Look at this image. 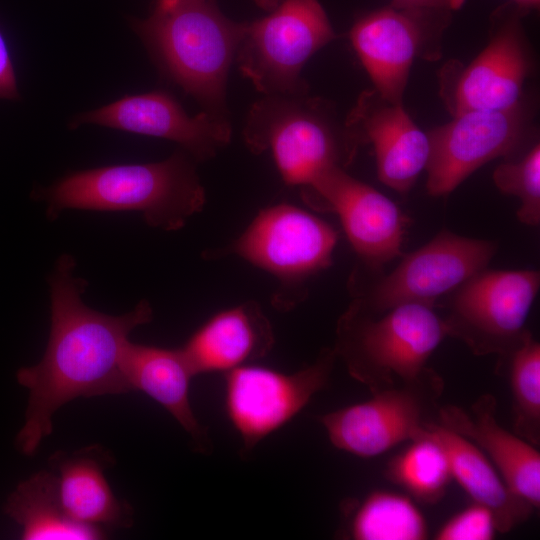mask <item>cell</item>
<instances>
[{"instance_id": "6da1fadb", "label": "cell", "mask_w": 540, "mask_h": 540, "mask_svg": "<svg viewBox=\"0 0 540 540\" xmlns=\"http://www.w3.org/2000/svg\"><path fill=\"white\" fill-rule=\"evenodd\" d=\"M76 261L62 254L48 282L50 333L42 359L16 373L28 392L25 421L15 445L33 455L53 431L54 413L78 397L130 392L123 372L130 333L149 323L153 309L141 300L129 312L114 316L88 307L82 300L88 283L76 276Z\"/></svg>"}, {"instance_id": "7a4b0ae2", "label": "cell", "mask_w": 540, "mask_h": 540, "mask_svg": "<svg viewBox=\"0 0 540 540\" xmlns=\"http://www.w3.org/2000/svg\"><path fill=\"white\" fill-rule=\"evenodd\" d=\"M195 162L182 150L159 162L75 171L38 189L36 199L50 220L66 209L135 211L151 227L177 231L206 203Z\"/></svg>"}, {"instance_id": "3957f363", "label": "cell", "mask_w": 540, "mask_h": 540, "mask_svg": "<svg viewBox=\"0 0 540 540\" xmlns=\"http://www.w3.org/2000/svg\"><path fill=\"white\" fill-rule=\"evenodd\" d=\"M245 23L226 17L215 0H156L132 27L168 79L205 111L224 115L228 72Z\"/></svg>"}, {"instance_id": "277c9868", "label": "cell", "mask_w": 540, "mask_h": 540, "mask_svg": "<svg viewBox=\"0 0 540 540\" xmlns=\"http://www.w3.org/2000/svg\"><path fill=\"white\" fill-rule=\"evenodd\" d=\"M445 337L433 307L405 303L372 312L352 300L337 320L333 350L372 394L415 379Z\"/></svg>"}, {"instance_id": "5b68a950", "label": "cell", "mask_w": 540, "mask_h": 540, "mask_svg": "<svg viewBox=\"0 0 540 540\" xmlns=\"http://www.w3.org/2000/svg\"><path fill=\"white\" fill-rule=\"evenodd\" d=\"M243 136L251 152L272 155L286 184L302 188L345 169L359 147L332 104L308 92L265 95L250 108Z\"/></svg>"}, {"instance_id": "8992f818", "label": "cell", "mask_w": 540, "mask_h": 540, "mask_svg": "<svg viewBox=\"0 0 540 540\" xmlns=\"http://www.w3.org/2000/svg\"><path fill=\"white\" fill-rule=\"evenodd\" d=\"M337 241V231L325 220L279 203L261 209L239 237L204 255L212 260L235 255L274 276L272 303L287 311L306 298L308 280L332 264Z\"/></svg>"}, {"instance_id": "52a82bcc", "label": "cell", "mask_w": 540, "mask_h": 540, "mask_svg": "<svg viewBox=\"0 0 540 540\" xmlns=\"http://www.w3.org/2000/svg\"><path fill=\"white\" fill-rule=\"evenodd\" d=\"M491 240L440 231L385 274L357 265L348 280L352 300L372 312L405 303L435 307L468 278L485 269L497 251Z\"/></svg>"}, {"instance_id": "ba28073f", "label": "cell", "mask_w": 540, "mask_h": 540, "mask_svg": "<svg viewBox=\"0 0 540 540\" xmlns=\"http://www.w3.org/2000/svg\"><path fill=\"white\" fill-rule=\"evenodd\" d=\"M539 287L536 270L477 272L447 296V336L474 355L508 359L530 333L526 321Z\"/></svg>"}, {"instance_id": "9c48e42d", "label": "cell", "mask_w": 540, "mask_h": 540, "mask_svg": "<svg viewBox=\"0 0 540 540\" xmlns=\"http://www.w3.org/2000/svg\"><path fill=\"white\" fill-rule=\"evenodd\" d=\"M269 12L245 23L240 71L265 95L307 93L305 63L336 37L329 18L318 0H283Z\"/></svg>"}, {"instance_id": "30bf717a", "label": "cell", "mask_w": 540, "mask_h": 540, "mask_svg": "<svg viewBox=\"0 0 540 540\" xmlns=\"http://www.w3.org/2000/svg\"><path fill=\"white\" fill-rule=\"evenodd\" d=\"M443 390V378L426 367L415 379L323 414L319 422L335 448L357 457H375L411 441L436 420Z\"/></svg>"}, {"instance_id": "8fae6325", "label": "cell", "mask_w": 540, "mask_h": 540, "mask_svg": "<svg viewBox=\"0 0 540 540\" xmlns=\"http://www.w3.org/2000/svg\"><path fill=\"white\" fill-rule=\"evenodd\" d=\"M524 16L511 2L499 6L490 17L485 48L468 65L454 60L442 67L440 94L452 116L471 110H505L521 101L533 68Z\"/></svg>"}, {"instance_id": "7c38bea8", "label": "cell", "mask_w": 540, "mask_h": 540, "mask_svg": "<svg viewBox=\"0 0 540 540\" xmlns=\"http://www.w3.org/2000/svg\"><path fill=\"white\" fill-rule=\"evenodd\" d=\"M451 14L390 4L355 21L349 34L352 46L381 97L402 102L413 62L441 57Z\"/></svg>"}, {"instance_id": "4fadbf2b", "label": "cell", "mask_w": 540, "mask_h": 540, "mask_svg": "<svg viewBox=\"0 0 540 540\" xmlns=\"http://www.w3.org/2000/svg\"><path fill=\"white\" fill-rule=\"evenodd\" d=\"M336 360L333 348L326 347L313 363L292 373L252 363L225 373V411L243 451L299 414L327 386Z\"/></svg>"}, {"instance_id": "5bb4252c", "label": "cell", "mask_w": 540, "mask_h": 540, "mask_svg": "<svg viewBox=\"0 0 540 540\" xmlns=\"http://www.w3.org/2000/svg\"><path fill=\"white\" fill-rule=\"evenodd\" d=\"M428 132L427 192L443 196L485 163L518 150L528 132L521 101L505 110H471Z\"/></svg>"}, {"instance_id": "9a60e30c", "label": "cell", "mask_w": 540, "mask_h": 540, "mask_svg": "<svg viewBox=\"0 0 540 540\" xmlns=\"http://www.w3.org/2000/svg\"><path fill=\"white\" fill-rule=\"evenodd\" d=\"M303 199L317 211L338 215L359 266L381 271L402 255L407 218L398 206L372 186L333 167L302 189Z\"/></svg>"}, {"instance_id": "2e32d148", "label": "cell", "mask_w": 540, "mask_h": 540, "mask_svg": "<svg viewBox=\"0 0 540 540\" xmlns=\"http://www.w3.org/2000/svg\"><path fill=\"white\" fill-rule=\"evenodd\" d=\"M84 124L176 142L197 162L213 158L231 138L225 115L204 110L190 116L175 97L161 90L126 95L83 112L71 119L69 127Z\"/></svg>"}, {"instance_id": "e0dca14e", "label": "cell", "mask_w": 540, "mask_h": 540, "mask_svg": "<svg viewBox=\"0 0 540 540\" xmlns=\"http://www.w3.org/2000/svg\"><path fill=\"white\" fill-rule=\"evenodd\" d=\"M344 124L360 146H373L378 179L398 193H407L425 170L429 152L428 134L404 109L375 90L361 93Z\"/></svg>"}, {"instance_id": "ac0fdd59", "label": "cell", "mask_w": 540, "mask_h": 540, "mask_svg": "<svg viewBox=\"0 0 540 540\" xmlns=\"http://www.w3.org/2000/svg\"><path fill=\"white\" fill-rule=\"evenodd\" d=\"M496 411V398L486 393L469 410L456 405L440 406L436 421L473 442L491 461L510 491L535 510L539 509V450L502 427Z\"/></svg>"}, {"instance_id": "d6986e66", "label": "cell", "mask_w": 540, "mask_h": 540, "mask_svg": "<svg viewBox=\"0 0 540 540\" xmlns=\"http://www.w3.org/2000/svg\"><path fill=\"white\" fill-rule=\"evenodd\" d=\"M274 343L270 320L259 303L251 300L212 315L181 349L195 375L225 374L265 357Z\"/></svg>"}, {"instance_id": "ffe728a7", "label": "cell", "mask_w": 540, "mask_h": 540, "mask_svg": "<svg viewBox=\"0 0 540 540\" xmlns=\"http://www.w3.org/2000/svg\"><path fill=\"white\" fill-rule=\"evenodd\" d=\"M109 464L112 456L98 445L50 457L59 500L70 519L104 531L132 526L131 506L117 499L104 476Z\"/></svg>"}, {"instance_id": "44dd1931", "label": "cell", "mask_w": 540, "mask_h": 540, "mask_svg": "<svg viewBox=\"0 0 540 540\" xmlns=\"http://www.w3.org/2000/svg\"><path fill=\"white\" fill-rule=\"evenodd\" d=\"M123 372L130 392H143L163 406L192 437L199 452L207 453L211 449L207 431L190 404V383L195 374L181 348L129 341Z\"/></svg>"}, {"instance_id": "7402d4cb", "label": "cell", "mask_w": 540, "mask_h": 540, "mask_svg": "<svg viewBox=\"0 0 540 540\" xmlns=\"http://www.w3.org/2000/svg\"><path fill=\"white\" fill-rule=\"evenodd\" d=\"M419 433L441 445L452 478L473 502L490 509L497 532L507 533L530 518L535 509L510 491L491 461L473 442L436 420L428 422Z\"/></svg>"}, {"instance_id": "603a6c76", "label": "cell", "mask_w": 540, "mask_h": 540, "mask_svg": "<svg viewBox=\"0 0 540 540\" xmlns=\"http://www.w3.org/2000/svg\"><path fill=\"white\" fill-rule=\"evenodd\" d=\"M4 512L22 528L23 540H97L106 536V531L67 516L52 470L39 471L20 482L7 498Z\"/></svg>"}, {"instance_id": "cb8c5ba5", "label": "cell", "mask_w": 540, "mask_h": 540, "mask_svg": "<svg viewBox=\"0 0 540 540\" xmlns=\"http://www.w3.org/2000/svg\"><path fill=\"white\" fill-rule=\"evenodd\" d=\"M346 536L354 540H424L426 520L409 496L375 490L348 503Z\"/></svg>"}, {"instance_id": "d4e9b609", "label": "cell", "mask_w": 540, "mask_h": 540, "mask_svg": "<svg viewBox=\"0 0 540 540\" xmlns=\"http://www.w3.org/2000/svg\"><path fill=\"white\" fill-rule=\"evenodd\" d=\"M410 442L387 462L384 475L418 502L434 505L453 479L447 455L439 443L423 434Z\"/></svg>"}, {"instance_id": "484cf974", "label": "cell", "mask_w": 540, "mask_h": 540, "mask_svg": "<svg viewBox=\"0 0 540 540\" xmlns=\"http://www.w3.org/2000/svg\"><path fill=\"white\" fill-rule=\"evenodd\" d=\"M513 431L540 445V344L531 332L510 355Z\"/></svg>"}, {"instance_id": "4316f807", "label": "cell", "mask_w": 540, "mask_h": 540, "mask_svg": "<svg viewBox=\"0 0 540 540\" xmlns=\"http://www.w3.org/2000/svg\"><path fill=\"white\" fill-rule=\"evenodd\" d=\"M496 187L520 201L516 212L523 224L538 226L540 223V147L534 144L517 161L500 164L493 172Z\"/></svg>"}, {"instance_id": "83f0119b", "label": "cell", "mask_w": 540, "mask_h": 540, "mask_svg": "<svg viewBox=\"0 0 540 540\" xmlns=\"http://www.w3.org/2000/svg\"><path fill=\"white\" fill-rule=\"evenodd\" d=\"M495 519L486 506L473 502L447 520L436 532V540H491Z\"/></svg>"}, {"instance_id": "f1b7e54d", "label": "cell", "mask_w": 540, "mask_h": 540, "mask_svg": "<svg viewBox=\"0 0 540 540\" xmlns=\"http://www.w3.org/2000/svg\"><path fill=\"white\" fill-rule=\"evenodd\" d=\"M19 98L13 61L7 42L0 31V99L18 100Z\"/></svg>"}, {"instance_id": "f546056e", "label": "cell", "mask_w": 540, "mask_h": 540, "mask_svg": "<svg viewBox=\"0 0 540 540\" xmlns=\"http://www.w3.org/2000/svg\"><path fill=\"white\" fill-rule=\"evenodd\" d=\"M466 0H391V5L403 8L433 9L453 12L460 9Z\"/></svg>"}, {"instance_id": "4dcf8cb0", "label": "cell", "mask_w": 540, "mask_h": 540, "mask_svg": "<svg viewBox=\"0 0 540 540\" xmlns=\"http://www.w3.org/2000/svg\"><path fill=\"white\" fill-rule=\"evenodd\" d=\"M518 9H520L525 15L531 10H536L540 6V0H511Z\"/></svg>"}, {"instance_id": "1f68e13d", "label": "cell", "mask_w": 540, "mask_h": 540, "mask_svg": "<svg viewBox=\"0 0 540 540\" xmlns=\"http://www.w3.org/2000/svg\"><path fill=\"white\" fill-rule=\"evenodd\" d=\"M256 5L266 11H271L276 8L283 0H253Z\"/></svg>"}]
</instances>
